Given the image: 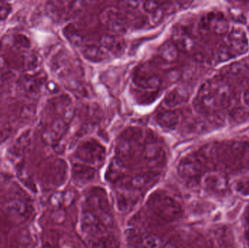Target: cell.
<instances>
[{"instance_id": "cell-21", "label": "cell", "mask_w": 249, "mask_h": 248, "mask_svg": "<svg viewBox=\"0 0 249 248\" xmlns=\"http://www.w3.org/2000/svg\"><path fill=\"white\" fill-rule=\"evenodd\" d=\"M107 51L102 48L94 44L83 45L81 48L83 56L88 61L92 63H101L107 58Z\"/></svg>"}, {"instance_id": "cell-22", "label": "cell", "mask_w": 249, "mask_h": 248, "mask_svg": "<svg viewBox=\"0 0 249 248\" xmlns=\"http://www.w3.org/2000/svg\"><path fill=\"white\" fill-rule=\"evenodd\" d=\"M158 57L165 64H174L179 57V50L172 41H168L161 45L158 51Z\"/></svg>"}, {"instance_id": "cell-19", "label": "cell", "mask_w": 249, "mask_h": 248, "mask_svg": "<svg viewBox=\"0 0 249 248\" xmlns=\"http://www.w3.org/2000/svg\"><path fill=\"white\" fill-rule=\"evenodd\" d=\"M172 42L175 44L179 51L190 52L196 48V40L188 32L183 29H178L173 35Z\"/></svg>"}, {"instance_id": "cell-7", "label": "cell", "mask_w": 249, "mask_h": 248, "mask_svg": "<svg viewBox=\"0 0 249 248\" xmlns=\"http://www.w3.org/2000/svg\"><path fill=\"white\" fill-rule=\"evenodd\" d=\"M102 24L113 34L121 35L127 33L130 25L121 9L118 7H107L101 13Z\"/></svg>"}, {"instance_id": "cell-23", "label": "cell", "mask_w": 249, "mask_h": 248, "mask_svg": "<svg viewBox=\"0 0 249 248\" xmlns=\"http://www.w3.org/2000/svg\"><path fill=\"white\" fill-rule=\"evenodd\" d=\"M200 167V163L194 156H187L178 163V171L181 177L188 178L194 176Z\"/></svg>"}, {"instance_id": "cell-8", "label": "cell", "mask_w": 249, "mask_h": 248, "mask_svg": "<svg viewBox=\"0 0 249 248\" xmlns=\"http://www.w3.org/2000/svg\"><path fill=\"white\" fill-rule=\"evenodd\" d=\"M228 45L235 55H245L249 50L248 33L242 26H235L228 34Z\"/></svg>"}, {"instance_id": "cell-13", "label": "cell", "mask_w": 249, "mask_h": 248, "mask_svg": "<svg viewBox=\"0 0 249 248\" xmlns=\"http://www.w3.org/2000/svg\"><path fill=\"white\" fill-rule=\"evenodd\" d=\"M127 174V167L125 163L118 157H114L109 162L107 167L105 178L109 183H118L122 182Z\"/></svg>"}, {"instance_id": "cell-18", "label": "cell", "mask_w": 249, "mask_h": 248, "mask_svg": "<svg viewBox=\"0 0 249 248\" xmlns=\"http://www.w3.org/2000/svg\"><path fill=\"white\" fill-rule=\"evenodd\" d=\"M155 119L158 125L161 128L173 131L179 125L180 115L176 111L164 110L158 112Z\"/></svg>"}, {"instance_id": "cell-4", "label": "cell", "mask_w": 249, "mask_h": 248, "mask_svg": "<svg viewBox=\"0 0 249 248\" xmlns=\"http://www.w3.org/2000/svg\"><path fill=\"white\" fill-rule=\"evenodd\" d=\"M132 80L138 88L145 91H157L162 84V78L159 71L148 64H141L136 67Z\"/></svg>"}, {"instance_id": "cell-27", "label": "cell", "mask_w": 249, "mask_h": 248, "mask_svg": "<svg viewBox=\"0 0 249 248\" xmlns=\"http://www.w3.org/2000/svg\"><path fill=\"white\" fill-rule=\"evenodd\" d=\"M235 57H236L235 54L227 45L219 47V49L216 51V58L219 62H225V61L233 59Z\"/></svg>"}, {"instance_id": "cell-6", "label": "cell", "mask_w": 249, "mask_h": 248, "mask_svg": "<svg viewBox=\"0 0 249 248\" xmlns=\"http://www.w3.org/2000/svg\"><path fill=\"white\" fill-rule=\"evenodd\" d=\"M142 157L143 163L150 168H160L166 164L165 148L157 138L152 136L145 139Z\"/></svg>"}, {"instance_id": "cell-15", "label": "cell", "mask_w": 249, "mask_h": 248, "mask_svg": "<svg viewBox=\"0 0 249 248\" xmlns=\"http://www.w3.org/2000/svg\"><path fill=\"white\" fill-rule=\"evenodd\" d=\"M80 223L82 230L89 234H97L105 228L100 218L89 210L82 214Z\"/></svg>"}, {"instance_id": "cell-16", "label": "cell", "mask_w": 249, "mask_h": 248, "mask_svg": "<svg viewBox=\"0 0 249 248\" xmlns=\"http://www.w3.org/2000/svg\"><path fill=\"white\" fill-rule=\"evenodd\" d=\"M96 174V169L93 166L82 163H76L73 166V179L80 184H88L93 182Z\"/></svg>"}, {"instance_id": "cell-10", "label": "cell", "mask_w": 249, "mask_h": 248, "mask_svg": "<svg viewBox=\"0 0 249 248\" xmlns=\"http://www.w3.org/2000/svg\"><path fill=\"white\" fill-rule=\"evenodd\" d=\"M201 26L203 29L212 30L219 35L225 34L229 30V21L222 12L208 13L202 19Z\"/></svg>"}, {"instance_id": "cell-2", "label": "cell", "mask_w": 249, "mask_h": 248, "mask_svg": "<svg viewBox=\"0 0 249 248\" xmlns=\"http://www.w3.org/2000/svg\"><path fill=\"white\" fill-rule=\"evenodd\" d=\"M147 207L155 216L167 222L175 221L181 214V205L177 199L165 192L152 194L147 199Z\"/></svg>"}, {"instance_id": "cell-30", "label": "cell", "mask_w": 249, "mask_h": 248, "mask_svg": "<svg viewBox=\"0 0 249 248\" xmlns=\"http://www.w3.org/2000/svg\"><path fill=\"white\" fill-rule=\"evenodd\" d=\"M142 246L146 248H162V241L156 236H149L143 239Z\"/></svg>"}, {"instance_id": "cell-1", "label": "cell", "mask_w": 249, "mask_h": 248, "mask_svg": "<svg viewBox=\"0 0 249 248\" xmlns=\"http://www.w3.org/2000/svg\"><path fill=\"white\" fill-rule=\"evenodd\" d=\"M145 139L143 131L138 127L124 129L117 139L115 152L124 161L133 160L142 156Z\"/></svg>"}, {"instance_id": "cell-20", "label": "cell", "mask_w": 249, "mask_h": 248, "mask_svg": "<svg viewBox=\"0 0 249 248\" xmlns=\"http://www.w3.org/2000/svg\"><path fill=\"white\" fill-rule=\"evenodd\" d=\"M159 1H141V10L151 23H156L163 16V6Z\"/></svg>"}, {"instance_id": "cell-3", "label": "cell", "mask_w": 249, "mask_h": 248, "mask_svg": "<svg viewBox=\"0 0 249 248\" xmlns=\"http://www.w3.org/2000/svg\"><path fill=\"white\" fill-rule=\"evenodd\" d=\"M86 202L88 210L96 214L105 227L112 225L110 203L105 189L100 187L91 188L86 194Z\"/></svg>"}, {"instance_id": "cell-11", "label": "cell", "mask_w": 249, "mask_h": 248, "mask_svg": "<svg viewBox=\"0 0 249 248\" xmlns=\"http://www.w3.org/2000/svg\"><path fill=\"white\" fill-rule=\"evenodd\" d=\"M140 192L125 188L115 195V205L121 213H127L137 205L141 199Z\"/></svg>"}, {"instance_id": "cell-14", "label": "cell", "mask_w": 249, "mask_h": 248, "mask_svg": "<svg viewBox=\"0 0 249 248\" xmlns=\"http://www.w3.org/2000/svg\"><path fill=\"white\" fill-rule=\"evenodd\" d=\"M212 93L222 104H226L231 100L232 96V89L227 80L222 77H216L207 82Z\"/></svg>"}, {"instance_id": "cell-28", "label": "cell", "mask_w": 249, "mask_h": 248, "mask_svg": "<svg viewBox=\"0 0 249 248\" xmlns=\"http://www.w3.org/2000/svg\"><path fill=\"white\" fill-rule=\"evenodd\" d=\"M126 239L130 246H136V248L142 246V243H143V240L141 237L139 231L133 229L127 230L126 232Z\"/></svg>"}, {"instance_id": "cell-17", "label": "cell", "mask_w": 249, "mask_h": 248, "mask_svg": "<svg viewBox=\"0 0 249 248\" xmlns=\"http://www.w3.org/2000/svg\"><path fill=\"white\" fill-rule=\"evenodd\" d=\"M102 48L107 52L115 55H121L124 51V41L119 35L107 33L101 38Z\"/></svg>"}, {"instance_id": "cell-12", "label": "cell", "mask_w": 249, "mask_h": 248, "mask_svg": "<svg viewBox=\"0 0 249 248\" xmlns=\"http://www.w3.org/2000/svg\"><path fill=\"white\" fill-rule=\"evenodd\" d=\"M160 179V174L157 171H146L136 174L130 179L127 188L140 192L157 184Z\"/></svg>"}, {"instance_id": "cell-24", "label": "cell", "mask_w": 249, "mask_h": 248, "mask_svg": "<svg viewBox=\"0 0 249 248\" xmlns=\"http://www.w3.org/2000/svg\"><path fill=\"white\" fill-rule=\"evenodd\" d=\"M187 93L180 88L173 89L164 99V104L168 108L179 106L187 100Z\"/></svg>"}, {"instance_id": "cell-31", "label": "cell", "mask_w": 249, "mask_h": 248, "mask_svg": "<svg viewBox=\"0 0 249 248\" xmlns=\"http://www.w3.org/2000/svg\"><path fill=\"white\" fill-rule=\"evenodd\" d=\"M208 116H209V121L214 125L222 126L225 122V115L220 110L216 111L208 115Z\"/></svg>"}, {"instance_id": "cell-34", "label": "cell", "mask_w": 249, "mask_h": 248, "mask_svg": "<svg viewBox=\"0 0 249 248\" xmlns=\"http://www.w3.org/2000/svg\"><path fill=\"white\" fill-rule=\"evenodd\" d=\"M146 248L143 247V246H139V248Z\"/></svg>"}, {"instance_id": "cell-9", "label": "cell", "mask_w": 249, "mask_h": 248, "mask_svg": "<svg viewBox=\"0 0 249 248\" xmlns=\"http://www.w3.org/2000/svg\"><path fill=\"white\" fill-rule=\"evenodd\" d=\"M197 106L201 112L207 115L219 110L220 103L212 93L207 82L203 84L197 93Z\"/></svg>"}, {"instance_id": "cell-32", "label": "cell", "mask_w": 249, "mask_h": 248, "mask_svg": "<svg viewBox=\"0 0 249 248\" xmlns=\"http://www.w3.org/2000/svg\"><path fill=\"white\" fill-rule=\"evenodd\" d=\"M243 100H244V104L249 108V90H246L244 92V96H243Z\"/></svg>"}, {"instance_id": "cell-29", "label": "cell", "mask_w": 249, "mask_h": 248, "mask_svg": "<svg viewBox=\"0 0 249 248\" xmlns=\"http://www.w3.org/2000/svg\"><path fill=\"white\" fill-rule=\"evenodd\" d=\"M232 117L237 122H245L249 118V113L244 107H237L232 112Z\"/></svg>"}, {"instance_id": "cell-26", "label": "cell", "mask_w": 249, "mask_h": 248, "mask_svg": "<svg viewBox=\"0 0 249 248\" xmlns=\"http://www.w3.org/2000/svg\"><path fill=\"white\" fill-rule=\"evenodd\" d=\"M67 36L75 46H83L85 36L83 32L76 26H71L67 29Z\"/></svg>"}, {"instance_id": "cell-33", "label": "cell", "mask_w": 249, "mask_h": 248, "mask_svg": "<svg viewBox=\"0 0 249 248\" xmlns=\"http://www.w3.org/2000/svg\"><path fill=\"white\" fill-rule=\"evenodd\" d=\"M162 248H174L172 247V246H166V247Z\"/></svg>"}, {"instance_id": "cell-25", "label": "cell", "mask_w": 249, "mask_h": 248, "mask_svg": "<svg viewBox=\"0 0 249 248\" xmlns=\"http://www.w3.org/2000/svg\"><path fill=\"white\" fill-rule=\"evenodd\" d=\"M93 248H121V243L115 236L108 234L98 239Z\"/></svg>"}, {"instance_id": "cell-5", "label": "cell", "mask_w": 249, "mask_h": 248, "mask_svg": "<svg viewBox=\"0 0 249 248\" xmlns=\"http://www.w3.org/2000/svg\"><path fill=\"white\" fill-rule=\"evenodd\" d=\"M106 148L97 140L89 139L82 142L75 151L76 158L89 165H99L106 158Z\"/></svg>"}]
</instances>
